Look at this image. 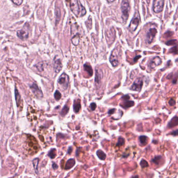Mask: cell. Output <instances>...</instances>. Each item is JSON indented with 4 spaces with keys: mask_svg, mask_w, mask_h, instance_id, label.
<instances>
[{
    "mask_svg": "<svg viewBox=\"0 0 178 178\" xmlns=\"http://www.w3.org/2000/svg\"><path fill=\"white\" fill-rule=\"evenodd\" d=\"M121 10L122 12V19L124 22H126L129 17L130 10V5L128 0H123L122 1Z\"/></svg>",
    "mask_w": 178,
    "mask_h": 178,
    "instance_id": "cell-1",
    "label": "cell"
},
{
    "mask_svg": "<svg viewBox=\"0 0 178 178\" xmlns=\"http://www.w3.org/2000/svg\"><path fill=\"white\" fill-rule=\"evenodd\" d=\"M140 16L139 14L137 12L135 13L134 16L133 17L132 20H131L129 25V29L131 31H134L138 28V26L140 24Z\"/></svg>",
    "mask_w": 178,
    "mask_h": 178,
    "instance_id": "cell-2",
    "label": "cell"
},
{
    "mask_svg": "<svg viewBox=\"0 0 178 178\" xmlns=\"http://www.w3.org/2000/svg\"><path fill=\"white\" fill-rule=\"evenodd\" d=\"M58 83L62 88L65 90L67 88L69 84V77L66 73H64L61 75L58 79Z\"/></svg>",
    "mask_w": 178,
    "mask_h": 178,
    "instance_id": "cell-3",
    "label": "cell"
},
{
    "mask_svg": "<svg viewBox=\"0 0 178 178\" xmlns=\"http://www.w3.org/2000/svg\"><path fill=\"white\" fill-rule=\"evenodd\" d=\"M70 8L72 12L75 15L78 16L81 12V8L79 7V3L78 0H70Z\"/></svg>",
    "mask_w": 178,
    "mask_h": 178,
    "instance_id": "cell-4",
    "label": "cell"
},
{
    "mask_svg": "<svg viewBox=\"0 0 178 178\" xmlns=\"http://www.w3.org/2000/svg\"><path fill=\"white\" fill-rule=\"evenodd\" d=\"M118 55H119V52L118 51L117 49H115L112 51L110 57V62L113 67L117 66L119 64Z\"/></svg>",
    "mask_w": 178,
    "mask_h": 178,
    "instance_id": "cell-5",
    "label": "cell"
},
{
    "mask_svg": "<svg viewBox=\"0 0 178 178\" xmlns=\"http://www.w3.org/2000/svg\"><path fill=\"white\" fill-rule=\"evenodd\" d=\"M165 0H154L153 3V10L156 13L161 12L164 6Z\"/></svg>",
    "mask_w": 178,
    "mask_h": 178,
    "instance_id": "cell-6",
    "label": "cell"
},
{
    "mask_svg": "<svg viewBox=\"0 0 178 178\" xmlns=\"http://www.w3.org/2000/svg\"><path fill=\"white\" fill-rule=\"evenodd\" d=\"M143 84V82L142 79L141 78H138L134 82V83L131 87V89L134 91L140 92L142 88Z\"/></svg>",
    "mask_w": 178,
    "mask_h": 178,
    "instance_id": "cell-7",
    "label": "cell"
},
{
    "mask_svg": "<svg viewBox=\"0 0 178 178\" xmlns=\"http://www.w3.org/2000/svg\"><path fill=\"white\" fill-rule=\"evenodd\" d=\"M157 33V31L156 28H150L149 29L147 34V36H146L147 43L150 44L152 42L153 39L155 38Z\"/></svg>",
    "mask_w": 178,
    "mask_h": 178,
    "instance_id": "cell-8",
    "label": "cell"
},
{
    "mask_svg": "<svg viewBox=\"0 0 178 178\" xmlns=\"http://www.w3.org/2000/svg\"><path fill=\"white\" fill-rule=\"evenodd\" d=\"M30 88L32 92H33V94L35 95L36 97L41 98L43 96L42 92L40 88H39L38 86L36 83H33L31 85Z\"/></svg>",
    "mask_w": 178,
    "mask_h": 178,
    "instance_id": "cell-9",
    "label": "cell"
},
{
    "mask_svg": "<svg viewBox=\"0 0 178 178\" xmlns=\"http://www.w3.org/2000/svg\"><path fill=\"white\" fill-rule=\"evenodd\" d=\"M161 59H160L159 56H155L154 58L149 62V66L150 67V69H154L156 66L160 65L161 64Z\"/></svg>",
    "mask_w": 178,
    "mask_h": 178,
    "instance_id": "cell-10",
    "label": "cell"
},
{
    "mask_svg": "<svg viewBox=\"0 0 178 178\" xmlns=\"http://www.w3.org/2000/svg\"><path fill=\"white\" fill-rule=\"evenodd\" d=\"M54 68L56 73H58L61 71L62 69V64L60 59H55L54 61Z\"/></svg>",
    "mask_w": 178,
    "mask_h": 178,
    "instance_id": "cell-11",
    "label": "cell"
},
{
    "mask_svg": "<svg viewBox=\"0 0 178 178\" xmlns=\"http://www.w3.org/2000/svg\"><path fill=\"white\" fill-rule=\"evenodd\" d=\"M17 36L21 39L27 38L29 36L28 31L25 29H21L17 32Z\"/></svg>",
    "mask_w": 178,
    "mask_h": 178,
    "instance_id": "cell-12",
    "label": "cell"
},
{
    "mask_svg": "<svg viewBox=\"0 0 178 178\" xmlns=\"http://www.w3.org/2000/svg\"><path fill=\"white\" fill-rule=\"evenodd\" d=\"M134 102L133 101H130L129 100H124V102H122V103L120 104V106L123 108L124 109H127L130 107H132L134 106Z\"/></svg>",
    "mask_w": 178,
    "mask_h": 178,
    "instance_id": "cell-13",
    "label": "cell"
},
{
    "mask_svg": "<svg viewBox=\"0 0 178 178\" xmlns=\"http://www.w3.org/2000/svg\"><path fill=\"white\" fill-rule=\"evenodd\" d=\"M178 125V117H175L172 119L169 122L168 125V127L169 128L175 127Z\"/></svg>",
    "mask_w": 178,
    "mask_h": 178,
    "instance_id": "cell-14",
    "label": "cell"
},
{
    "mask_svg": "<svg viewBox=\"0 0 178 178\" xmlns=\"http://www.w3.org/2000/svg\"><path fill=\"white\" fill-rule=\"evenodd\" d=\"M84 70L89 75V76H92L93 75V71L92 69V66H90V65L89 64L85 63L84 65Z\"/></svg>",
    "mask_w": 178,
    "mask_h": 178,
    "instance_id": "cell-15",
    "label": "cell"
},
{
    "mask_svg": "<svg viewBox=\"0 0 178 178\" xmlns=\"http://www.w3.org/2000/svg\"><path fill=\"white\" fill-rule=\"evenodd\" d=\"M75 164V161L74 160V159H70L66 162V165L65 166V169L66 170H69L73 167H74Z\"/></svg>",
    "mask_w": 178,
    "mask_h": 178,
    "instance_id": "cell-16",
    "label": "cell"
},
{
    "mask_svg": "<svg viewBox=\"0 0 178 178\" xmlns=\"http://www.w3.org/2000/svg\"><path fill=\"white\" fill-rule=\"evenodd\" d=\"M102 73L101 70H96V76H95V82L99 83L102 79Z\"/></svg>",
    "mask_w": 178,
    "mask_h": 178,
    "instance_id": "cell-17",
    "label": "cell"
},
{
    "mask_svg": "<svg viewBox=\"0 0 178 178\" xmlns=\"http://www.w3.org/2000/svg\"><path fill=\"white\" fill-rule=\"evenodd\" d=\"M81 109V104L80 103V100H78L77 102L75 101L74 105H73V109L74 112L75 113L79 112L80 110Z\"/></svg>",
    "mask_w": 178,
    "mask_h": 178,
    "instance_id": "cell-18",
    "label": "cell"
},
{
    "mask_svg": "<svg viewBox=\"0 0 178 178\" xmlns=\"http://www.w3.org/2000/svg\"><path fill=\"white\" fill-rule=\"evenodd\" d=\"M97 156L98 158L102 160H104L106 158V154L102 150H98L96 152Z\"/></svg>",
    "mask_w": 178,
    "mask_h": 178,
    "instance_id": "cell-19",
    "label": "cell"
},
{
    "mask_svg": "<svg viewBox=\"0 0 178 178\" xmlns=\"http://www.w3.org/2000/svg\"><path fill=\"white\" fill-rule=\"evenodd\" d=\"M15 94L16 102V104L17 107L19 106V104H20V101H21V96L19 94L18 92V90L16 88L15 90Z\"/></svg>",
    "mask_w": 178,
    "mask_h": 178,
    "instance_id": "cell-20",
    "label": "cell"
},
{
    "mask_svg": "<svg viewBox=\"0 0 178 178\" xmlns=\"http://www.w3.org/2000/svg\"><path fill=\"white\" fill-rule=\"evenodd\" d=\"M39 160L38 158H35L33 160V168L35 169V171L36 172V174L38 175V163H39Z\"/></svg>",
    "mask_w": 178,
    "mask_h": 178,
    "instance_id": "cell-21",
    "label": "cell"
},
{
    "mask_svg": "<svg viewBox=\"0 0 178 178\" xmlns=\"http://www.w3.org/2000/svg\"><path fill=\"white\" fill-rule=\"evenodd\" d=\"M49 157L51 159H54L56 157V150L55 148H52L51 150L49 152L48 154Z\"/></svg>",
    "mask_w": 178,
    "mask_h": 178,
    "instance_id": "cell-22",
    "label": "cell"
},
{
    "mask_svg": "<svg viewBox=\"0 0 178 178\" xmlns=\"http://www.w3.org/2000/svg\"><path fill=\"white\" fill-rule=\"evenodd\" d=\"M72 42L75 46H77L79 44V34H77L73 37V38L72 39Z\"/></svg>",
    "mask_w": 178,
    "mask_h": 178,
    "instance_id": "cell-23",
    "label": "cell"
},
{
    "mask_svg": "<svg viewBox=\"0 0 178 178\" xmlns=\"http://www.w3.org/2000/svg\"><path fill=\"white\" fill-rule=\"evenodd\" d=\"M139 140H140V143L142 145H145V144H146V143L147 142L148 138L146 136L142 135V136H140Z\"/></svg>",
    "mask_w": 178,
    "mask_h": 178,
    "instance_id": "cell-24",
    "label": "cell"
},
{
    "mask_svg": "<svg viewBox=\"0 0 178 178\" xmlns=\"http://www.w3.org/2000/svg\"><path fill=\"white\" fill-rule=\"evenodd\" d=\"M69 107L67 105H65L62 110H61V115L63 116H65L69 112Z\"/></svg>",
    "mask_w": 178,
    "mask_h": 178,
    "instance_id": "cell-25",
    "label": "cell"
},
{
    "mask_svg": "<svg viewBox=\"0 0 178 178\" xmlns=\"http://www.w3.org/2000/svg\"><path fill=\"white\" fill-rule=\"evenodd\" d=\"M161 159V156H156L152 159V162L155 163L156 165H158L159 163H160Z\"/></svg>",
    "mask_w": 178,
    "mask_h": 178,
    "instance_id": "cell-26",
    "label": "cell"
},
{
    "mask_svg": "<svg viewBox=\"0 0 178 178\" xmlns=\"http://www.w3.org/2000/svg\"><path fill=\"white\" fill-rule=\"evenodd\" d=\"M60 10L59 8L56 9V22L58 23L60 19Z\"/></svg>",
    "mask_w": 178,
    "mask_h": 178,
    "instance_id": "cell-27",
    "label": "cell"
},
{
    "mask_svg": "<svg viewBox=\"0 0 178 178\" xmlns=\"http://www.w3.org/2000/svg\"><path fill=\"white\" fill-rule=\"evenodd\" d=\"M125 140L123 138H121V137H120L118 138V142L117 143V146H121L123 145L124 144Z\"/></svg>",
    "mask_w": 178,
    "mask_h": 178,
    "instance_id": "cell-28",
    "label": "cell"
},
{
    "mask_svg": "<svg viewBox=\"0 0 178 178\" xmlns=\"http://www.w3.org/2000/svg\"><path fill=\"white\" fill-rule=\"evenodd\" d=\"M140 165L142 168H146V167H148L149 166V165H148L147 162L146 160H144V159L141 160V161L140 163Z\"/></svg>",
    "mask_w": 178,
    "mask_h": 178,
    "instance_id": "cell-29",
    "label": "cell"
},
{
    "mask_svg": "<svg viewBox=\"0 0 178 178\" xmlns=\"http://www.w3.org/2000/svg\"><path fill=\"white\" fill-rule=\"evenodd\" d=\"M54 98L56 100H59L61 99V94L58 90H56L54 93Z\"/></svg>",
    "mask_w": 178,
    "mask_h": 178,
    "instance_id": "cell-30",
    "label": "cell"
},
{
    "mask_svg": "<svg viewBox=\"0 0 178 178\" xmlns=\"http://www.w3.org/2000/svg\"><path fill=\"white\" fill-rule=\"evenodd\" d=\"M14 4L16 5H20L23 3V0H12Z\"/></svg>",
    "mask_w": 178,
    "mask_h": 178,
    "instance_id": "cell-31",
    "label": "cell"
},
{
    "mask_svg": "<svg viewBox=\"0 0 178 178\" xmlns=\"http://www.w3.org/2000/svg\"><path fill=\"white\" fill-rule=\"evenodd\" d=\"M169 104L170 106H173L176 104V101L175 99H173V98H171L170 99L169 102Z\"/></svg>",
    "mask_w": 178,
    "mask_h": 178,
    "instance_id": "cell-32",
    "label": "cell"
},
{
    "mask_svg": "<svg viewBox=\"0 0 178 178\" xmlns=\"http://www.w3.org/2000/svg\"><path fill=\"white\" fill-rule=\"evenodd\" d=\"M176 41H177L176 40H172L169 41L167 42H166V44L169 46H172V45L176 44Z\"/></svg>",
    "mask_w": 178,
    "mask_h": 178,
    "instance_id": "cell-33",
    "label": "cell"
},
{
    "mask_svg": "<svg viewBox=\"0 0 178 178\" xmlns=\"http://www.w3.org/2000/svg\"><path fill=\"white\" fill-rule=\"evenodd\" d=\"M81 16H84L86 14V10H85V8H84V6H83V5H81Z\"/></svg>",
    "mask_w": 178,
    "mask_h": 178,
    "instance_id": "cell-34",
    "label": "cell"
},
{
    "mask_svg": "<svg viewBox=\"0 0 178 178\" xmlns=\"http://www.w3.org/2000/svg\"><path fill=\"white\" fill-rule=\"evenodd\" d=\"M96 104L94 103V102H92V103L90 105V108H91V109H92V111H94L95 110V109L96 108Z\"/></svg>",
    "mask_w": 178,
    "mask_h": 178,
    "instance_id": "cell-35",
    "label": "cell"
},
{
    "mask_svg": "<svg viewBox=\"0 0 178 178\" xmlns=\"http://www.w3.org/2000/svg\"><path fill=\"white\" fill-rule=\"evenodd\" d=\"M173 34V33L171 32V31H167V33H165V35L167 36V37H171V36H172Z\"/></svg>",
    "mask_w": 178,
    "mask_h": 178,
    "instance_id": "cell-36",
    "label": "cell"
},
{
    "mask_svg": "<svg viewBox=\"0 0 178 178\" xmlns=\"http://www.w3.org/2000/svg\"><path fill=\"white\" fill-rule=\"evenodd\" d=\"M121 99H122V100H129V99H130V96H129L128 95H124V96H122Z\"/></svg>",
    "mask_w": 178,
    "mask_h": 178,
    "instance_id": "cell-37",
    "label": "cell"
},
{
    "mask_svg": "<svg viewBox=\"0 0 178 178\" xmlns=\"http://www.w3.org/2000/svg\"><path fill=\"white\" fill-rule=\"evenodd\" d=\"M170 134L173 135V136H177V135H178V130H176L173 132H172Z\"/></svg>",
    "mask_w": 178,
    "mask_h": 178,
    "instance_id": "cell-38",
    "label": "cell"
},
{
    "mask_svg": "<svg viewBox=\"0 0 178 178\" xmlns=\"http://www.w3.org/2000/svg\"><path fill=\"white\" fill-rule=\"evenodd\" d=\"M115 109H110L108 111V114L109 115H112L115 112Z\"/></svg>",
    "mask_w": 178,
    "mask_h": 178,
    "instance_id": "cell-39",
    "label": "cell"
},
{
    "mask_svg": "<svg viewBox=\"0 0 178 178\" xmlns=\"http://www.w3.org/2000/svg\"><path fill=\"white\" fill-rule=\"evenodd\" d=\"M52 168H54V170H56V169H58V165H56V163H54L53 165H52Z\"/></svg>",
    "mask_w": 178,
    "mask_h": 178,
    "instance_id": "cell-40",
    "label": "cell"
},
{
    "mask_svg": "<svg viewBox=\"0 0 178 178\" xmlns=\"http://www.w3.org/2000/svg\"><path fill=\"white\" fill-rule=\"evenodd\" d=\"M141 58V56H136L135 58H134V62H136V61H138V59H140Z\"/></svg>",
    "mask_w": 178,
    "mask_h": 178,
    "instance_id": "cell-41",
    "label": "cell"
},
{
    "mask_svg": "<svg viewBox=\"0 0 178 178\" xmlns=\"http://www.w3.org/2000/svg\"><path fill=\"white\" fill-rule=\"evenodd\" d=\"M72 151V149L71 147H70L69 148V149H68V151H67V153L69 154H70L71 153Z\"/></svg>",
    "mask_w": 178,
    "mask_h": 178,
    "instance_id": "cell-42",
    "label": "cell"
},
{
    "mask_svg": "<svg viewBox=\"0 0 178 178\" xmlns=\"http://www.w3.org/2000/svg\"><path fill=\"white\" fill-rule=\"evenodd\" d=\"M115 0H107V1L109 3L113 2Z\"/></svg>",
    "mask_w": 178,
    "mask_h": 178,
    "instance_id": "cell-43",
    "label": "cell"
},
{
    "mask_svg": "<svg viewBox=\"0 0 178 178\" xmlns=\"http://www.w3.org/2000/svg\"><path fill=\"white\" fill-rule=\"evenodd\" d=\"M133 177H138V176H133Z\"/></svg>",
    "mask_w": 178,
    "mask_h": 178,
    "instance_id": "cell-44",
    "label": "cell"
}]
</instances>
